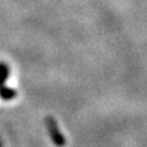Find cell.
<instances>
[{"label":"cell","instance_id":"obj_1","mask_svg":"<svg viewBox=\"0 0 147 147\" xmlns=\"http://www.w3.org/2000/svg\"><path fill=\"white\" fill-rule=\"evenodd\" d=\"M45 125H47L50 139H52V141L54 142L55 146L63 147L64 145L66 144L65 137H64V135L61 134V131H60V129H59L57 121H55L52 117H47V118H45Z\"/></svg>","mask_w":147,"mask_h":147},{"label":"cell","instance_id":"obj_2","mask_svg":"<svg viewBox=\"0 0 147 147\" xmlns=\"http://www.w3.org/2000/svg\"><path fill=\"white\" fill-rule=\"evenodd\" d=\"M17 96V92L6 85H1L0 86V99L3 100H12L15 99Z\"/></svg>","mask_w":147,"mask_h":147},{"label":"cell","instance_id":"obj_3","mask_svg":"<svg viewBox=\"0 0 147 147\" xmlns=\"http://www.w3.org/2000/svg\"><path fill=\"white\" fill-rule=\"evenodd\" d=\"M10 75V67L5 63H0V86L5 85Z\"/></svg>","mask_w":147,"mask_h":147}]
</instances>
